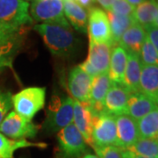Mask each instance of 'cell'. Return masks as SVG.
<instances>
[{"label": "cell", "mask_w": 158, "mask_h": 158, "mask_svg": "<svg viewBox=\"0 0 158 158\" xmlns=\"http://www.w3.org/2000/svg\"><path fill=\"white\" fill-rule=\"evenodd\" d=\"M42 38L52 55L59 57H69L77 49L78 40L70 28L56 24H38L34 27Z\"/></svg>", "instance_id": "1"}, {"label": "cell", "mask_w": 158, "mask_h": 158, "mask_svg": "<svg viewBox=\"0 0 158 158\" xmlns=\"http://www.w3.org/2000/svg\"><path fill=\"white\" fill-rule=\"evenodd\" d=\"M74 99L68 96L53 97L48 109V115L43 124L47 134L58 133L73 122Z\"/></svg>", "instance_id": "2"}, {"label": "cell", "mask_w": 158, "mask_h": 158, "mask_svg": "<svg viewBox=\"0 0 158 158\" xmlns=\"http://www.w3.org/2000/svg\"><path fill=\"white\" fill-rule=\"evenodd\" d=\"M45 87H29L11 97L15 112L23 118L32 121L36 113L44 107Z\"/></svg>", "instance_id": "3"}, {"label": "cell", "mask_w": 158, "mask_h": 158, "mask_svg": "<svg viewBox=\"0 0 158 158\" xmlns=\"http://www.w3.org/2000/svg\"><path fill=\"white\" fill-rule=\"evenodd\" d=\"M87 145L72 122L57 133L56 158H83L88 150Z\"/></svg>", "instance_id": "4"}, {"label": "cell", "mask_w": 158, "mask_h": 158, "mask_svg": "<svg viewBox=\"0 0 158 158\" xmlns=\"http://www.w3.org/2000/svg\"><path fill=\"white\" fill-rule=\"evenodd\" d=\"M30 15L37 22L56 24L70 28V25L64 16L62 0H41L33 1Z\"/></svg>", "instance_id": "5"}, {"label": "cell", "mask_w": 158, "mask_h": 158, "mask_svg": "<svg viewBox=\"0 0 158 158\" xmlns=\"http://www.w3.org/2000/svg\"><path fill=\"white\" fill-rule=\"evenodd\" d=\"M26 0H0V23L15 28L33 24Z\"/></svg>", "instance_id": "6"}, {"label": "cell", "mask_w": 158, "mask_h": 158, "mask_svg": "<svg viewBox=\"0 0 158 158\" xmlns=\"http://www.w3.org/2000/svg\"><path fill=\"white\" fill-rule=\"evenodd\" d=\"M112 46L106 43H98L90 39L87 59L79 66L90 77L108 74Z\"/></svg>", "instance_id": "7"}, {"label": "cell", "mask_w": 158, "mask_h": 158, "mask_svg": "<svg viewBox=\"0 0 158 158\" xmlns=\"http://www.w3.org/2000/svg\"><path fill=\"white\" fill-rule=\"evenodd\" d=\"M91 147L116 146L117 131L115 116L106 113L94 115L91 130Z\"/></svg>", "instance_id": "8"}, {"label": "cell", "mask_w": 158, "mask_h": 158, "mask_svg": "<svg viewBox=\"0 0 158 158\" xmlns=\"http://www.w3.org/2000/svg\"><path fill=\"white\" fill-rule=\"evenodd\" d=\"M38 131L37 125L24 118L15 111L8 113L0 124V133L12 140L34 138Z\"/></svg>", "instance_id": "9"}, {"label": "cell", "mask_w": 158, "mask_h": 158, "mask_svg": "<svg viewBox=\"0 0 158 158\" xmlns=\"http://www.w3.org/2000/svg\"><path fill=\"white\" fill-rule=\"evenodd\" d=\"M87 31L89 39L98 43H106L114 47L112 40L110 24L106 11L92 6L88 9Z\"/></svg>", "instance_id": "10"}, {"label": "cell", "mask_w": 158, "mask_h": 158, "mask_svg": "<svg viewBox=\"0 0 158 158\" xmlns=\"http://www.w3.org/2000/svg\"><path fill=\"white\" fill-rule=\"evenodd\" d=\"M92 77L83 70L80 66L74 67L69 75L68 86L74 100L82 103L89 101Z\"/></svg>", "instance_id": "11"}, {"label": "cell", "mask_w": 158, "mask_h": 158, "mask_svg": "<svg viewBox=\"0 0 158 158\" xmlns=\"http://www.w3.org/2000/svg\"><path fill=\"white\" fill-rule=\"evenodd\" d=\"M117 141L116 146L122 149H127L139 138L137 120L127 114L115 116Z\"/></svg>", "instance_id": "12"}, {"label": "cell", "mask_w": 158, "mask_h": 158, "mask_svg": "<svg viewBox=\"0 0 158 158\" xmlns=\"http://www.w3.org/2000/svg\"><path fill=\"white\" fill-rule=\"evenodd\" d=\"M94 113L88 102L82 103L74 100L73 124L84 137L88 145H91V130L93 125Z\"/></svg>", "instance_id": "13"}, {"label": "cell", "mask_w": 158, "mask_h": 158, "mask_svg": "<svg viewBox=\"0 0 158 158\" xmlns=\"http://www.w3.org/2000/svg\"><path fill=\"white\" fill-rule=\"evenodd\" d=\"M130 93L121 85L111 84L104 104V113L118 116L126 114Z\"/></svg>", "instance_id": "14"}, {"label": "cell", "mask_w": 158, "mask_h": 158, "mask_svg": "<svg viewBox=\"0 0 158 158\" xmlns=\"http://www.w3.org/2000/svg\"><path fill=\"white\" fill-rule=\"evenodd\" d=\"M111 86L108 74L98 75L92 78L89 105L95 115L104 113V104L107 91Z\"/></svg>", "instance_id": "15"}, {"label": "cell", "mask_w": 158, "mask_h": 158, "mask_svg": "<svg viewBox=\"0 0 158 158\" xmlns=\"http://www.w3.org/2000/svg\"><path fill=\"white\" fill-rule=\"evenodd\" d=\"M141 64L138 54L127 52V61L125 69L122 87L129 93L140 91Z\"/></svg>", "instance_id": "16"}, {"label": "cell", "mask_w": 158, "mask_h": 158, "mask_svg": "<svg viewBox=\"0 0 158 158\" xmlns=\"http://www.w3.org/2000/svg\"><path fill=\"white\" fill-rule=\"evenodd\" d=\"M156 109H157V103L139 91L130 93L126 114L135 120H139Z\"/></svg>", "instance_id": "17"}, {"label": "cell", "mask_w": 158, "mask_h": 158, "mask_svg": "<svg viewBox=\"0 0 158 158\" xmlns=\"http://www.w3.org/2000/svg\"><path fill=\"white\" fill-rule=\"evenodd\" d=\"M127 61V52L122 47L116 45L112 48L108 77L111 84L122 85Z\"/></svg>", "instance_id": "18"}, {"label": "cell", "mask_w": 158, "mask_h": 158, "mask_svg": "<svg viewBox=\"0 0 158 158\" xmlns=\"http://www.w3.org/2000/svg\"><path fill=\"white\" fill-rule=\"evenodd\" d=\"M63 12L69 25L80 33L87 32L88 11L78 5L76 1L62 0Z\"/></svg>", "instance_id": "19"}, {"label": "cell", "mask_w": 158, "mask_h": 158, "mask_svg": "<svg viewBox=\"0 0 158 158\" xmlns=\"http://www.w3.org/2000/svg\"><path fill=\"white\" fill-rule=\"evenodd\" d=\"M133 18L143 29L149 27H158L157 0H145L135 8Z\"/></svg>", "instance_id": "20"}, {"label": "cell", "mask_w": 158, "mask_h": 158, "mask_svg": "<svg viewBox=\"0 0 158 158\" xmlns=\"http://www.w3.org/2000/svg\"><path fill=\"white\" fill-rule=\"evenodd\" d=\"M140 92L158 101V66L142 65L140 77Z\"/></svg>", "instance_id": "21"}, {"label": "cell", "mask_w": 158, "mask_h": 158, "mask_svg": "<svg viewBox=\"0 0 158 158\" xmlns=\"http://www.w3.org/2000/svg\"><path fill=\"white\" fill-rule=\"evenodd\" d=\"M145 38V30L139 24L135 23L123 34L118 40V45L122 47L127 52L139 55Z\"/></svg>", "instance_id": "22"}, {"label": "cell", "mask_w": 158, "mask_h": 158, "mask_svg": "<svg viewBox=\"0 0 158 158\" xmlns=\"http://www.w3.org/2000/svg\"><path fill=\"white\" fill-rule=\"evenodd\" d=\"M47 144L43 142H32L27 139L12 140L0 133V158H13L14 153L18 149L25 148H45Z\"/></svg>", "instance_id": "23"}, {"label": "cell", "mask_w": 158, "mask_h": 158, "mask_svg": "<svg viewBox=\"0 0 158 158\" xmlns=\"http://www.w3.org/2000/svg\"><path fill=\"white\" fill-rule=\"evenodd\" d=\"M108 20L110 24L112 40H113V46L118 45V42L121 36L130 27L136 23L133 16H124L113 13L112 11H106Z\"/></svg>", "instance_id": "24"}, {"label": "cell", "mask_w": 158, "mask_h": 158, "mask_svg": "<svg viewBox=\"0 0 158 158\" xmlns=\"http://www.w3.org/2000/svg\"><path fill=\"white\" fill-rule=\"evenodd\" d=\"M21 34L0 44V70L6 68L12 69L13 60L21 46Z\"/></svg>", "instance_id": "25"}, {"label": "cell", "mask_w": 158, "mask_h": 158, "mask_svg": "<svg viewBox=\"0 0 158 158\" xmlns=\"http://www.w3.org/2000/svg\"><path fill=\"white\" fill-rule=\"evenodd\" d=\"M137 127L140 138L157 139L158 110H153L144 117L137 120Z\"/></svg>", "instance_id": "26"}, {"label": "cell", "mask_w": 158, "mask_h": 158, "mask_svg": "<svg viewBox=\"0 0 158 158\" xmlns=\"http://www.w3.org/2000/svg\"><path fill=\"white\" fill-rule=\"evenodd\" d=\"M127 150L144 157L158 158L157 139L139 138Z\"/></svg>", "instance_id": "27"}, {"label": "cell", "mask_w": 158, "mask_h": 158, "mask_svg": "<svg viewBox=\"0 0 158 158\" xmlns=\"http://www.w3.org/2000/svg\"><path fill=\"white\" fill-rule=\"evenodd\" d=\"M142 65H158V50L151 44L147 36L139 53Z\"/></svg>", "instance_id": "28"}, {"label": "cell", "mask_w": 158, "mask_h": 158, "mask_svg": "<svg viewBox=\"0 0 158 158\" xmlns=\"http://www.w3.org/2000/svg\"><path fill=\"white\" fill-rule=\"evenodd\" d=\"M98 158H123V149L117 146L93 147Z\"/></svg>", "instance_id": "29"}, {"label": "cell", "mask_w": 158, "mask_h": 158, "mask_svg": "<svg viewBox=\"0 0 158 158\" xmlns=\"http://www.w3.org/2000/svg\"><path fill=\"white\" fill-rule=\"evenodd\" d=\"M135 8V7L131 6L127 0H115L109 11L119 15L133 16Z\"/></svg>", "instance_id": "30"}, {"label": "cell", "mask_w": 158, "mask_h": 158, "mask_svg": "<svg viewBox=\"0 0 158 158\" xmlns=\"http://www.w3.org/2000/svg\"><path fill=\"white\" fill-rule=\"evenodd\" d=\"M11 97V92L0 90V124L12 107Z\"/></svg>", "instance_id": "31"}, {"label": "cell", "mask_w": 158, "mask_h": 158, "mask_svg": "<svg viewBox=\"0 0 158 158\" xmlns=\"http://www.w3.org/2000/svg\"><path fill=\"white\" fill-rule=\"evenodd\" d=\"M21 34V28H15L0 23V44L14 39Z\"/></svg>", "instance_id": "32"}, {"label": "cell", "mask_w": 158, "mask_h": 158, "mask_svg": "<svg viewBox=\"0 0 158 158\" xmlns=\"http://www.w3.org/2000/svg\"><path fill=\"white\" fill-rule=\"evenodd\" d=\"M147 38L149 40V41L156 49L158 50V27L157 26H153L149 27L148 28L144 29Z\"/></svg>", "instance_id": "33"}, {"label": "cell", "mask_w": 158, "mask_h": 158, "mask_svg": "<svg viewBox=\"0 0 158 158\" xmlns=\"http://www.w3.org/2000/svg\"><path fill=\"white\" fill-rule=\"evenodd\" d=\"M78 5L84 7V8H86V9H90V7L93 6V4L96 2L95 0H75Z\"/></svg>", "instance_id": "34"}, {"label": "cell", "mask_w": 158, "mask_h": 158, "mask_svg": "<svg viewBox=\"0 0 158 158\" xmlns=\"http://www.w3.org/2000/svg\"><path fill=\"white\" fill-rule=\"evenodd\" d=\"M96 2H98L100 6L106 11H109L110 10V8H111V6L113 4V2L115 1V0H95Z\"/></svg>", "instance_id": "35"}, {"label": "cell", "mask_w": 158, "mask_h": 158, "mask_svg": "<svg viewBox=\"0 0 158 158\" xmlns=\"http://www.w3.org/2000/svg\"><path fill=\"white\" fill-rule=\"evenodd\" d=\"M123 158H148L144 157V156H138L135 155L134 153H132L127 149H123Z\"/></svg>", "instance_id": "36"}, {"label": "cell", "mask_w": 158, "mask_h": 158, "mask_svg": "<svg viewBox=\"0 0 158 158\" xmlns=\"http://www.w3.org/2000/svg\"><path fill=\"white\" fill-rule=\"evenodd\" d=\"M131 6H133L134 7H136L137 6H139L140 4H141L142 2H144L145 0H127Z\"/></svg>", "instance_id": "37"}, {"label": "cell", "mask_w": 158, "mask_h": 158, "mask_svg": "<svg viewBox=\"0 0 158 158\" xmlns=\"http://www.w3.org/2000/svg\"><path fill=\"white\" fill-rule=\"evenodd\" d=\"M83 158H98L97 156L96 155H94V154H90V153H88V154H86L85 155Z\"/></svg>", "instance_id": "38"}, {"label": "cell", "mask_w": 158, "mask_h": 158, "mask_svg": "<svg viewBox=\"0 0 158 158\" xmlns=\"http://www.w3.org/2000/svg\"><path fill=\"white\" fill-rule=\"evenodd\" d=\"M33 1H41V0H33Z\"/></svg>", "instance_id": "39"}, {"label": "cell", "mask_w": 158, "mask_h": 158, "mask_svg": "<svg viewBox=\"0 0 158 158\" xmlns=\"http://www.w3.org/2000/svg\"><path fill=\"white\" fill-rule=\"evenodd\" d=\"M26 1H28V0H26Z\"/></svg>", "instance_id": "40"}, {"label": "cell", "mask_w": 158, "mask_h": 158, "mask_svg": "<svg viewBox=\"0 0 158 158\" xmlns=\"http://www.w3.org/2000/svg\"><path fill=\"white\" fill-rule=\"evenodd\" d=\"M72 1H75V0H72Z\"/></svg>", "instance_id": "41"}]
</instances>
